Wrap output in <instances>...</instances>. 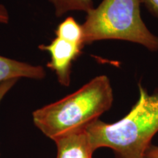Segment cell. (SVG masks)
<instances>
[{
	"mask_svg": "<svg viewBox=\"0 0 158 158\" xmlns=\"http://www.w3.org/2000/svg\"><path fill=\"white\" fill-rule=\"evenodd\" d=\"M139 98L127 115L114 123L100 118L85 128L94 152L109 148L115 158H144L158 132V89L152 94L138 84Z\"/></svg>",
	"mask_w": 158,
	"mask_h": 158,
	"instance_id": "6da1fadb",
	"label": "cell"
},
{
	"mask_svg": "<svg viewBox=\"0 0 158 158\" xmlns=\"http://www.w3.org/2000/svg\"><path fill=\"white\" fill-rule=\"evenodd\" d=\"M114 92L106 75L92 79L73 93L32 113L35 125L51 140L84 130L111 108Z\"/></svg>",
	"mask_w": 158,
	"mask_h": 158,
	"instance_id": "7a4b0ae2",
	"label": "cell"
},
{
	"mask_svg": "<svg viewBox=\"0 0 158 158\" xmlns=\"http://www.w3.org/2000/svg\"><path fill=\"white\" fill-rule=\"evenodd\" d=\"M141 0H102L86 13L82 24L84 45L104 40L138 43L158 51V37L149 30L141 15Z\"/></svg>",
	"mask_w": 158,
	"mask_h": 158,
	"instance_id": "3957f363",
	"label": "cell"
},
{
	"mask_svg": "<svg viewBox=\"0 0 158 158\" xmlns=\"http://www.w3.org/2000/svg\"><path fill=\"white\" fill-rule=\"evenodd\" d=\"M84 46L56 37L48 45H40L39 48L51 55L47 67L54 71L62 86H70L73 62L81 54Z\"/></svg>",
	"mask_w": 158,
	"mask_h": 158,
	"instance_id": "277c9868",
	"label": "cell"
},
{
	"mask_svg": "<svg viewBox=\"0 0 158 158\" xmlns=\"http://www.w3.org/2000/svg\"><path fill=\"white\" fill-rule=\"evenodd\" d=\"M54 141L56 158H92L94 152L85 129L62 135Z\"/></svg>",
	"mask_w": 158,
	"mask_h": 158,
	"instance_id": "5b68a950",
	"label": "cell"
},
{
	"mask_svg": "<svg viewBox=\"0 0 158 158\" xmlns=\"http://www.w3.org/2000/svg\"><path fill=\"white\" fill-rule=\"evenodd\" d=\"M45 76L44 68L0 56V83L21 78L42 79Z\"/></svg>",
	"mask_w": 158,
	"mask_h": 158,
	"instance_id": "8992f818",
	"label": "cell"
},
{
	"mask_svg": "<svg viewBox=\"0 0 158 158\" xmlns=\"http://www.w3.org/2000/svg\"><path fill=\"white\" fill-rule=\"evenodd\" d=\"M56 35L69 42L82 46L85 45L82 25L79 24L73 17H68L57 27Z\"/></svg>",
	"mask_w": 158,
	"mask_h": 158,
	"instance_id": "52a82bcc",
	"label": "cell"
},
{
	"mask_svg": "<svg viewBox=\"0 0 158 158\" xmlns=\"http://www.w3.org/2000/svg\"><path fill=\"white\" fill-rule=\"evenodd\" d=\"M55 9L57 17H61L71 11H84L87 13L93 8L92 0H48Z\"/></svg>",
	"mask_w": 158,
	"mask_h": 158,
	"instance_id": "ba28073f",
	"label": "cell"
},
{
	"mask_svg": "<svg viewBox=\"0 0 158 158\" xmlns=\"http://www.w3.org/2000/svg\"><path fill=\"white\" fill-rule=\"evenodd\" d=\"M18 80H10L7 81H4L0 83V102L4 97L5 96V94L9 92L10 89L14 86L15 83L17 82Z\"/></svg>",
	"mask_w": 158,
	"mask_h": 158,
	"instance_id": "9c48e42d",
	"label": "cell"
},
{
	"mask_svg": "<svg viewBox=\"0 0 158 158\" xmlns=\"http://www.w3.org/2000/svg\"><path fill=\"white\" fill-rule=\"evenodd\" d=\"M148 10L155 16L158 17V0H141Z\"/></svg>",
	"mask_w": 158,
	"mask_h": 158,
	"instance_id": "30bf717a",
	"label": "cell"
},
{
	"mask_svg": "<svg viewBox=\"0 0 158 158\" xmlns=\"http://www.w3.org/2000/svg\"><path fill=\"white\" fill-rule=\"evenodd\" d=\"M144 158H158V146L150 144L146 151Z\"/></svg>",
	"mask_w": 158,
	"mask_h": 158,
	"instance_id": "8fae6325",
	"label": "cell"
},
{
	"mask_svg": "<svg viewBox=\"0 0 158 158\" xmlns=\"http://www.w3.org/2000/svg\"><path fill=\"white\" fill-rule=\"evenodd\" d=\"M9 21V15L6 7L0 4V23H7Z\"/></svg>",
	"mask_w": 158,
	"mask_h": 158,
	"instance_id": "7c38bea8",
	"label": "cell"
}]
</instances>
